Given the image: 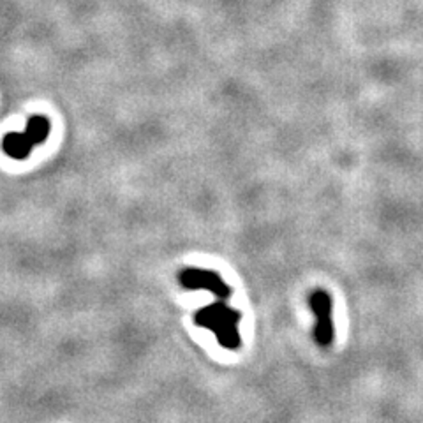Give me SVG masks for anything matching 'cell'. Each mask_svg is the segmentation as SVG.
Returning <instances> with one entry per match:
<instances>
[{"instance_id": "obj_4", "label": "cell", "mask_w": 423, "mask_h": 423, "mask_svg": "<svg viewBox=\"0 0 423 423\" xmlns=\"http://www.w3.org/2000/svg\"><path fill=\"white\" fill-rule=\"evenodd\" d=\"M35 145L32 143L31 138L25 133H9L4 136L2 140V148L11 159L16 160H25L28 159V155L32 154V148Z\"/></svg>"}, {"instance_id": "obj_1", "label": "cell", "mask_w": 423, "mask_h": 423, "mask_svg": "<svg viewBox=\"0 0 423 423\" xmlns=\"http://www.w3.org/2000/svg\"><path fill=\"white\" fill-rule=\"evenodd\" d=\"M194 321L198 326L210 330L222 348L238 349L242 346V335L238 330L242 312L229 307L224 302H214L202 307L196 312Z\"/></svg>"}, {"instance_id": "obj_5", "label": "cell", "mask_w": 423, "mask_h": 423, "mask_svg": "<svg viewBox=\"0 0 423 423\" xmlns=\"http://www.w3.org/2000/svg\"><path fill=\"white\" fill-rule=\"evenodd\" d=\"M50 131H52V123L46 116L35 115L32 116L27 122V129H25V134L31 138V141L34 145H43L50 136Z\"/></svg>"}, {"instance_id": "obj_2", "label": "cell", "mask_w": 423, "mask_h": 423, "mask_svg": "<svg viewBox=\"0 0 423 423\" xmlns=\"http://www.w3.org/2000/svg\"><path fill=\"white\" fill-rule=\"evenodd\" d=\"M178 282L185 290L210 291L221 300H228L231 297V287L224 282V279L217 272H211V270L194 268V266L184 268L178 273Z\"/></svg>"}, {"instance_id": "obj_3", "label": "cell", "mask_w": 423, "mask_h": 423, "mask_svg": "<svg viewBox=\"0 0 423 423\" xmlns=\"http://www.w3.org/2000/svg\"><path fill=\"white\" fill-rule=\"evenodd\" d=\"M309 307L316 317L314 339L319 346L326 348L334 342V319H331V298L324 290H316L309 295Z\"/></svg>"}]
</instances>
